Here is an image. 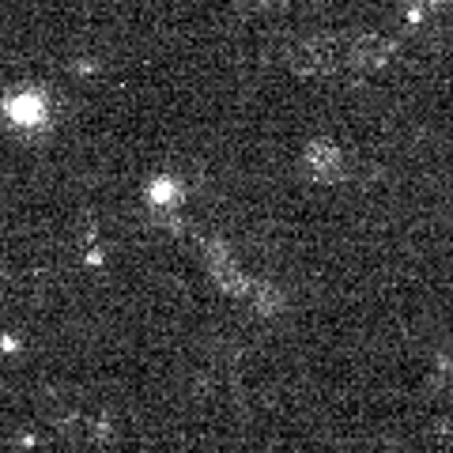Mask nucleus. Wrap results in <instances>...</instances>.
Here are the masks:
<instances>
[{"mask_svg":"<svg viewBox=\"0 0 453 453\" xmlns=\"http://www.w3.org/2000/svg\"><path fill=\"white\" fill-rule=\"evenodd\" d=\"M8 114H12L20 125H31V121H38V117H42V103L34 95H20V98L8 103Z\"/></svg>","mask_w":453,"mask_h":453,"instance_id":"obj_1","label":"nucleus"}]
</instances>
